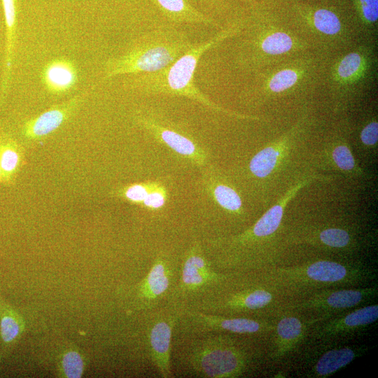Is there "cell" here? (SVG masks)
Returning <instances> with one entry per match:
<instances>
[{
	"mask_svg": "<svg viewBox=\"0 0 378 378\" xmlns=\"http://www.w3.org/2000/svg\"><path fill=\"white\" fill-rule=\"evenodd\" d=\"M238 29L228 27L206 41L193 44L186 52L167 67L155 72L132 75L125 86L146 94H164L183 96L204 105L230 113L211 102L195 85L194 76L203 54L232 36Z\"/></svg>",
	"mask_w": 378,
	"mask_h": 378,
	"instance_id": "obj_1",
	"label": "cell"
},
{
	"mask_svg": "<svg viewBox=\"0 0 378 378\" xmlns=\"http://www.w3.org/2000/svg\"><path fill=\"white\" fill-rule=\"evenodd\" d=\"M192 45L186 35L174 29L152 31L139 38L121 55L106 61L104 78L160 71L171 64Z\"/></svg>",
	"mask_w": 378,
	"mask_h": 378,
	"instance_id": "obj_2",
	"label": "cell"
},
{
	"mask_svg": "<svg viewBox=\"0 0 378 378\" xmlns=\"http://www.w3.org/2000/svg\"><path fill=\"white\" fill-rule=\"evenodd\" d=\"M180 351L190 374L203 378L232 377L245 367V356L226 338L214 332L191 335Z\"/></svg>",
	"mask_w": 378,
	"mask_h": 378,
	"instance_id": "obj_3",
	"label": "cell"
},
{
	"mask_svg": "<svg viewBox=\"0 0 378 378\" xmlns=\"http://www.w3.org/2000/svg\"><path fill=\"white\" fill-rule=\"evenodd\" d=\"M165 304L178 309L188 307L223 286L226 276L217 272L200 241L187 249Z\"/></svg>",
	"mask_w": 378,
	"mask_h": 378,
	"instance_id": "obj_4",
	"label": "cell"
},
{
	"mask_svg": "<svg viewBox=\"0 0 378 378\" xmlns=\"http://www.w3.org/2000/svg\"><path fill=\"white\" fill-rule=\"evenodd\" d=\"M146 314L145 342L148 357L161 377H172V336L180 309L164 304Z\"/></svg>",
	"mask_w": 378,
	"mask_h": 378,
	"instance_id": "obj_5",
	"label": "cell"
},
{
	"mask_svg": "<svg viewBox=\"0 0 378 378\" xmlns=\"http://www.w3.org/2000/svg\"><path fill=\"white\" fill-rule=\"evenodd\" d=\"M179 267L167 254L157 256L147 274L131 292L134 308L146 313L162 306L175 284Z\"/></svg>",
	"mask_w": 378,
	"mask_h": 378,
	"instance_id": "obj_6",
	"label": "cell"
},
{
	"mask_svg": "<svg viewBox=\"0 0 378 378\" xmlns=\"http://www.w3.org/2000/svg\"><path fill=\"white\" fill-rule=\"evenodd\" d=\"M81 99L82 96H76L27 120L22 128L24 136L29 139H37L54 132L70 118Z\"/></svg>",
	"mask_w": 378,
	"mask_h": 378,
	"instance_id": "obj_7",
	"label": "cell"
},
{
	"mask_svg": "<svg viewBox=\"0 0 378 378\" xmlns=\"http://www.w3.org/2000/svg\"><path fill=\"white\" fill-rule=\"evenodd\" d=\"M251 61L284 55L298 50L296 38L282 30H264L249 41Z\"/></svg>",
	"mask_w": 378,
	"mask_h": 378,
	"instance_id": "obj_8",
	"label": "cell"
},
{
	"mask_svg": "<svg viewBox=\"0 0 378 378\" xmlns=\"http://www.w3.org/2000/svg\"><path fill=\"white\" fill-rule=\"evenodd\" d=\"M138 120L156 139L176 153L195 160L196 162L202 163L204 155L189 138L174 129L164 126L152 118L140 116L138 118Z\"/></svg>",
	"mask_w": 378,
	"mask_h": 378,
	"instance_id": "obj_9",
	"label": "cell"
},
{
	"mask_svg": "<svg viewBox=\"0 0 378 378\" xmlns=\"http://www.w3.org/2000/svg\"><path fill=\"white\" fill-rule=\"evenodd\" d=\"M42 83L48 92L61 94L71 90L78 81L76 65L66 58L55 59L43 69Z\"/></svg>",
	"mask_w": 378,
	"mask_h": 378,
	"instance_id": "obj_10",
	"label": "cell"
},
{
	"mask_svg": "<svg viewBox=\"0 0 378 378\" xmlns=\"http://www.w3.org/2000/svg\"><path fill=\"white\" fill-rule=\"evenodd\" d=\"M370 67L369 55L362 49L339 59L332 69V78L340 86H349L364 78Z\"/></svg>",
	"mask_w": 378,
	"mask_h": 378,
	"instance_id": "obj_11",
	"label": "cell"
},
{
	"mask_svg": "<svg viewBox=\"0 0 378 378\" xmlns=\"http://www.w3.org/2000/svg\"><path fill=\"white\" fill-rule=\"evenodd\" d=\"M6 25L4 66L1 82V96L4 98L10 85L14 59L17 32V0H1Z\"/></svg>",
	"mask_w": 378,
	"mask_h": 378,
	"instance_id": "obj_12",
	"label": "cell"
},
{
	"mask_svg": "<svg viewBox=\"0 0 378 378\" xmlns=\"http://www.w3.org/2000/svg\"><path fill=\"white\" fill-rule=\"evenodd\" d=\"M309 181V178L300 181L288 190L286 195L275 205L264 214L248 234H244L241 237L251 235L255 237H262L274 232L281 221L284 210L288 202Z\"/></svg>",
	"mask_w": 378,
	"mask_h": 378,
	"instance_id": "obj_13",
	"label": "cell"
},
{
	"mask_svg": "<svg viewBox=\"0 0 378 378\" xmlns=\"http://www.w3.org/2000/svg\"><path fill=\"white\" fill-rule=\"evenodd\" d=\"M167 18L176 22L215 25L207 16L195 9L186 0H152Z\"/></svg>",
	"mask_w": 378,
	"mask_h": 378,
	"instance_id": "obj_14",
	"label": "cell"
},
{
	"mask_svg": "<svg viewBox=\"0 0 378 378\" xmlns=\"http://www.w3.org/2000/svg\"><path fill=\"white\" fill-rule=\"evenodd\" d=\"M23 330L24 322L20 315L0 298V360L8 349L18 341Z\"/></svg>",
	"mask_w": 378,
	"mask_h": 378,
	"instance_id": "obj_15",
	"label": "cell"
},
{
	"mask_svg": "<svg viewBox=\"0 0 378 378\" xmlns=\"http://www.w3.org/2000/svg\"><path fill=\"white\" fill-rule=\"evenodd\" d=\"M22 162V152L18 142L0 134V169L3 183L13 182Z\"/></svg>",
	"mask_w": 378,
	"mask_h": 378,
	"instance_id": "obj_16",
	"label": "cell"
},
{
	"mask_svg": "<svg viewBox=\"0 0 378 378\" xmlns=\"http://www.w3.org/2000/svg\"><path fill=\"white\" fill-rule=\"evenodd\" d=\"M287 136L286 139L277 141L274 144L266 146L252 158L249 169L254 176L266 178L272 174L284 153Z\"/></svg>",
	"mask_w": 378,
	"mask_h": 378,
	"instance_id": "obj_17",
	"label": "cell"
},
{
	"mask_svg": "<svg viewBox=\"0 0 378 378\" xmlns=\"http://www.w3.org/2000/svg\"><path fill=\"white\" fill-rule=\"evenodd\" d=\"M303 70L297 66L282 68L271 76L265 82L264 87L267 92L278 94L284 92L295 86L302 78Z\"/></svg>",
	"mask_w": 378,
	"mask_h": 378,
	"instance_id": "obj_18",
	"label": "cell"
},
{
	"mask_svg": "<svg viewBox=\"0 0 378 378\" xmlns=\"http://www.w3.org/2000/svg\"><path fill=\"white\" fill-rule=\"evenodd\" d=\"M310 24L315 32L326 36H338L342 31L337 15L325 8L318 9L312 13Z\"/></svg>",
	"mask_w": 378,
	"mask_h": 378,
	"instance_id": "obj_19",
	"label": "cell"
},
{
	"mask_svg": "<svg viewBox=\"0 0 378 378\" xmlns=\"http://www.w3.org/2000/svg\"><path fill=\"white\" fill-rule=\"evenodd\" d=\"M354 357V351L348 348L331 350L319 359L316 371L321 375L329 374L346 365Z\"/></svg>",
	"mask_w": 378,
	"mask_h": 378,
	"instance_id": "obj_20",
	"label": "cell"
},
{
	"mask_svg": "<svg viewBox=\"0 0 378 378\" xmlns=\"http://www.w3.org/2000/svg\"><path fill=\"white\" fill-rule=\"evenodd\" d=\"M307 273L314 280L333 282L343 279L346 270L344 266L335 262L318 261L311 265Z\"/></svg>",
	"mask_w": 378,
	"mask_h": 378,
	"instance_id": "obj_21",
	"label": "cell"
},
{
	"mask_svg": "<svg viewBox=\"0 0 378 378\" xmlns=\"http://www.w3.org/2000/svg\"><path fill=\"white\" fill-rule=\"evenodd\" d=\"M214 199L224 209L238 213L241 210L242 202L238 193L230 186L218 183L212 188Z\"/></svg>",
	"mask_w": 378,
	"mask_h": 378,
	"instance_id": "obj_22",
	"label": "cell"
},
{
	"mask_svg": "<svg viewBox=\"0 0 378 378\" xmlns=\"http://www.w3.org/2000/svg\"><path fill=\"white\" fill-rule=\"evenodd\" d=\"M330 155L333 165L339 170L344 172L358 171L354 155L346 144L339 143L334 145Z\"/></svg>",
	"mask_w": 378,
	"mask_h": 378,
	"instance_id": "obj_23",
	"label": "cell"
},
{
	"mask_svg": "<svg viewBox=\"0 0 378 378\" xmlns=\"http://www.w3.org/2000/svg\"><path fill=\"white\" fill-rule=\"evenodd\" d=\"M62 369L65 377H80L84 370V361L81 355L76 351H69L62 359Z\"/></svg>",
	"mask_w": 378,
	"mask_h": 378,
	"instance_id": "obj_24",
	"label": "cell"
},
{
	"mask_svg": "<svg viewBox=\"0 0 378 378\" xmlns=\"http://www.w3.org/2000/svg\"><path fill=\"white\" fill-rule=\"evenodd\" d=\"M378 317V306L372 305L358 309L347 315L344 323L348 326H358L375 321Z\"/></svg>",
	"mask_w": 378,
	"mask_h": 378,
	"instance_id": "obj_25",
	"label": "cell"
},
{
	"mask_svg": "<svg viewBox=\"0 0 378 378\" xmlns=\"http://www.w3.org/2000/svg\"><path fill=\"white\" fill-rule=\"evenodd\" d=\"M362 297L361 293L358 290H340L330 294L327 299V302L335 308H346L358 304Z\"/></svg>",
	"mask_w": 378,
	"mask_h": 378,
	"instance_id": "obj_26",
	"label": "cell"
},
{
	"mask_svg": "<svg viewBox=\"0 0 378 378\" xmlns=\"http://www.w3.org/2000/svg\"><path fill=\"white\" fill-rule=\"evenodd\" d=\"M321 241L331 247L341 248L346 246L350 240L347 232L340 228H328L319 234Z\"/></svg>",
	"mask_w": 378,
	"mask_h": 378,
	"instance_id": "obj_27",
	"label": "cell"
},
{
	"mask_svg": "<svg viewBox=\"0 0 378 378\" xmlns=\"http://www.w3.org/2000/svg\"><path fill=\"white\" fill-rule=\"evenodd\" d=\"M302 324L295 317H286L279 321L277 332L279 336L285 340L296 338L301 332Z\"/></svg>",
	"mask_w": 378,
	"mask_h": 378,
	"instance_id": "obj_28",
	"label": "cell"
},
{
	"mask_svg": "<svg viewBox=\"0 0 378 378\" xmlns=\"http://www.w3.org/2000/svg\"><path fill=\"white\" fill-rule=\"evenodd\" d=\"M364 22L371 25L378 19V0H358Z\"/></svg>",
	"mask_w": 378,
	"mask_h": 378,
	"instance_id": "obj_29",
	"label": "cell"
},
{
	"mask_svg": "<svg viewBox=\"0 0 378 378\" xmlns=\"http://www.w3.org/2000/svg\"><path fill=\"white\" fill-rule=\"evenodd\" d=\"M150 190L146 184H133L124 190L123 195L132 202L142 203Z\"/></svg>",
	"mask_w": 378,
	"mask_h": 378,
	"instance_id": "obj_30",
	"label": "cell"
},
{
	"mask_svg": "<svg viewBox=\"0 0 378 378\" xmlns=\"http://www.w3.org/2000/svg\"><path fill=\"white\" fill-rule=\"evenodd\" d=\"M360 139L363 144L367 146H374L378 140V122L372 120L367 123L362 129Z\"/></svg>",
	"mask_w": 378,
	"mask_h": 378,
	"instance_id": "obj_31",
	"label": "cell"
},
{
	"mask_svg": "<svg viewBox=\"0 0 378 378\" xmlns=\"http://www.w3.org/2000/svg\"><path fill=\"white\" fill-rule=\"evenodd\" d=\"M165 200L166 195L163 190L151 189L142 203L146 207L158 209L164 206Z\"/></svg>",
	"mask_w": 378,
	"mask_h": 378,
	"instance_id": "obj_32",
	"label": "cell"
},
{
	"mask_svg": "<svg viewBox=\"0 0 378 378\" xmlns=\"http://www.w3.org/2000/svg\"><path fill=\"white\" fill-rule=\"evenodd\" d=\"M0 183H3L1 169H0Z\"/></svg>",
	"mask_w": 378,
	"mask_h": 378,
	"instance_id": "obj_33",
	"label": "cell"
}]
</instances>
